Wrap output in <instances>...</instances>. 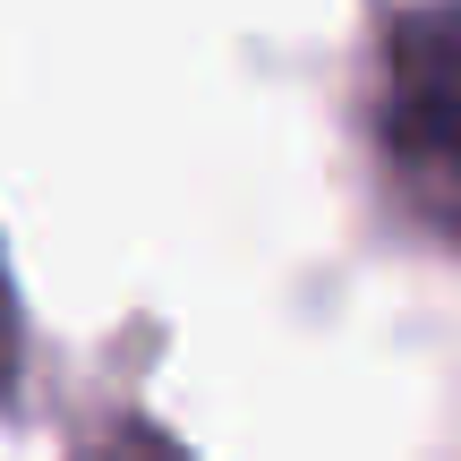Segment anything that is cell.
Here are the masks:
<instances>
[{"instance_id": "obj_1", "label": "cell", "mask_w": 461, "mask_h": 461, "mask_svg": "<svg viewBox=\"0 0 461 461\" xmlns=\"http://www.w3.org/2000/svg\"><path fill=\"white\" fill-rule=\"evenodd\" d=\"M376 129L402 197L445 240H461V0H428L393 26Z\"/></svg>"}, {"instance_id": "obj_3", "label": "cell", "mask_w": 461, "mask_h": 461, "mask_svg": "<svg viewBox=\"0 0 461 461\" xmlns=\"http://www.w3.org/2000/svg\"><path fill=\"white\" fill-rule=\"evenodd\" d=\"M112 461H180V453H171V445H154V436H129Z\"/></svg>"}, {"instance_id": "obj_2", "label": "cell", "mask_w": 461, "mask_h": 461, "mask_svg": "<svg viewBox=\"0 0 461 461\" xmlns=\"http://www.w3.org/2000/svg\"><path fill=\"white\" fill-rule=\"evenodd\" d=\"M9 359H17V308H9V274H0V384H9Z\"/></svg>"}]
</instances>
